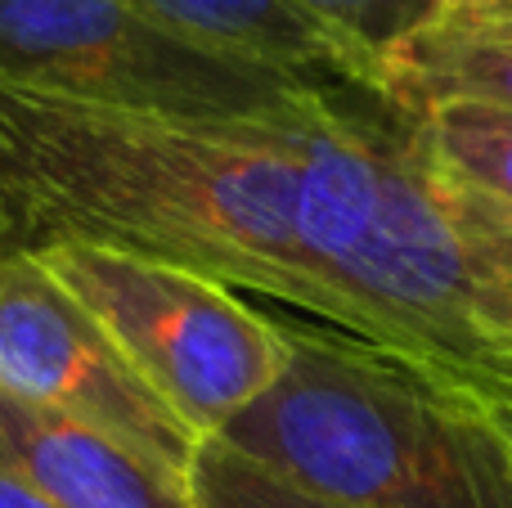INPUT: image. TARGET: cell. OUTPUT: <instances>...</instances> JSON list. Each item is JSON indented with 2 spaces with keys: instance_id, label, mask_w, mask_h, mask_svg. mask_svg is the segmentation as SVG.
<instances>
[{
  "instance_id": "cell-1",
  "label": "cell",
  "mask_w": 512,
  "mask_h": 508,
  "mask_svg": "<svg viewBox=\"0 0 512 508\" xmlns=\"http://www.w3.org/2000/svg\"><path fill=\"white\" fill-rule=\"evenodd\" d=\"M292 113L167 122L0 77V257L90 243L279 297L333 329L301 234Z\"/></svg>"
},
{
  "instance_id": "cell-2",
  "label": "cell",
  "mask_w": 512,
  "mask_h": 508,
  "mask_svg": "<svg viewBox=\"0 0 512 508\" xmlns=\"http://www.w3.org/2000/svg\"><path fill=\"white\" fill-rule=\"evenodd\" d=\"M283 342V374L221 446L346 508H512V455L477 401L328 324H283Z\"/></svg>"
},
{
  "instance_id": "cell-3",
  "label": "cell",
  "mask_w": 512,
  "mask_h": 508,
  "mask_svg": "<svg viewBox=\"0 0 512 508\" xmlns=\"http://www.w3.org/2000/svg\"><path fill=\"white\" fill-rule=\"evenodd\" d=\"M0 77L113 113L261 122L328 81L194 41L126 0H0Z\"/></svg>"
},
{
  "instance_id": "cell-4",
  "label": "cell",
  "mask_w": 512,
  "mask_h": 508,
  "mask_svg": "<svg viewBox=\"0 0 512 508\" xmlns=\"http://www.w3.org/2000/svg\"><path fill=\"white\" fill-rule=\"evenodd\" d=\"M32 257L203 441L252 410L288 365L283 324L252 311L230 284L90 243H59Z\"/></svg>"
},
{
  "instance_id": "cell-5",
  "label": "cell",
  "mask_w": 512,
  "mask_h": 508,
  "mask_svg": "<svg viewBox=\"0 0 512 508\" xmlns=\"http://www.w3.org/2000/svg\"><path fill=\"white\" fill-rule=\"evenodd\" d=\"M0 392L122 441L185 491L207 446L135 374L104 324L27 252L0 257Z\"/></svg>"
},
{
  "instance_id": "cell-6",
  "label": "cell",
  "mask_w": 512,
  "mask_h": 508,
  "mask_svg": "<svg viewBox=\"0 0 512 508\" xmlns=\"http://www.w3.org/2000/svg\"><path fill=\"white\" fill-rule=\"evenodd\" d=\"M0 473L54 508H194V495L122 441L0 392Z\"/></svg>"
},
{
  "instance_id": "cell-7",
  "label": "cell",
  "mask_w": 512,
  "mask_h": 508,
  "mask_svg": "<svg viewBox=\"0 0 512 508\" xmlns=\"http://www.w3.org/2000/svg\"><path fill=\"white\" fill-rule=\"evenodd\" d=\"M378 90L405 113L441 104L512 113V9L432 14L378 59Z\"/></svg>"
},
{
  "instance_id": "cell-8",
  "label": "cell",
  "mask_w": 512,
  "mask_h": 508,
  "mask_svg": "<svg viewBox=\"0 0 512 508\" xmlns=\"http://www.w3.org/2000/svg\"><path fill=\"white\" fill-rule=\"evenodd\" d=\"M126 5L194 41L248 54L301 77L378 86V63L355 50L342 32H333L319 14H310L301 0H126Z\"/></svg>"
},
{
  "instance_id": "cell-9",
  "label": "cell",
  "mask_w": 512,
  "mask_h": 508,
  "mask_svg": "<svg viewBox=\"0 0 512 508\" xmlns=\"http://www.w3.org/2000/svg\"><path fill=\"white\" fill-rule=\"evenodd\" d=\"M423 149L450 180L512 212V113L481 104H441L414 113Z\"/></svg>"
},
{
  "instance_id": "cell-10",
  "label": "cell",
  "mask_w": 512,
  "mask_h": 508,
  "mask_svg": "<svg viewBox=\"0 0 512 508\" xmlns=\"http://www.w3.org/2000/svg\"><path fill=\"white\" fill-rule=\"evenodd\" d=\"M189 495H194V508H346L279 482L274 473L234 455L221 441H207L198 450V464L189 473Z\"/></svg>"
},
{
  "instance_id": "cell-11",
  "label": "cell",
  "mask_w": 512,
  "mask_h": 508,
  "mask_svg": "<svg viewBox=\"0 0 512 508\" xmlns=\"http://www.w3.org/2000/svg\"><path fill=\"white\" fill-rule=\"evenodd\" d=\"M310 14H319L333 32H342L373 63L414 27L432 18V0H301Z\"/></svg>"
},
{
  "instance_id": "cell-12",
  "label": "cell",
  "mask_w": 512,
  "mask_h": 508,
  "mask_svg": "<svg viewBox=\"0 0 512 508\" xmlns=\"http://www.w3.org/2000/svg\"><path fill=\"white\" fill-rule=\"evenodd\" d=\"M432 167H436V162H432ZM436 176H441L445 203H450V212H454V221H459L468 248L477 252L481 261H490L495 270L512 275V212H508V207H499V203H490V198H481L477 189L450 180L441 167H436Z\"/></svg>"
},
{
  "instance_id": "cell-13",
  "label": "cell",
  "mask_w": 512,
  "mask_h": 508,
  "mask_svg": "<svg viewBox=\"0 0 512 508\" xmlns=\"http://www.w3.org/2000/svg\"><path fill=\"white\" fill-rule=\"evenodd\" d=\"M481 410L490 414V423H495V432L504 437V446H508V455H512V383L508 387H499L495 396H490Z\"/></svg>"
},
{
  "instance_id": "cell-14",
  "label": "cell",
  "mask_w": 512,
  "mask_h": 508,
  "mask_svg": "<svg viewBox=\"0 0 512 508\" xmlns=\"http://www.w3.org/2000/svg\"><path fill=\"white\" fill-rule=\"evenodd\" d=\"M0 508H54V504L41 500V495H36L32 486H23L18 477L0 473Z\"/></svg>"
},
{
  "instance_id": "cell-15",
  "label": "cell",
  "mask_w": 512,
  "mask_h": 508,
  "mask_svg": "<svg viewBox=\"0 0 512 508\" xmlns=\"http://www.w3.org/2000/svg\"><path fill=\"white\" fill-rule=\"evenodd\" d=\"M490 9H512V0H432V14H490Z\"/></svg>"
}]
</instances>
